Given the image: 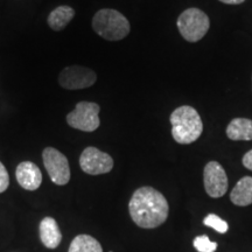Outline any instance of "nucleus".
I'll use <instances>...</instances> for the list:
<instances>
[{
    "instance_id": "9",
    "label": "nucleus",
    "mask_w": 252,
    "mask_h": 252,
    "mask_svg": "<svg viewBox=\"0 0 252 252\" xmlns=\"http://www.w3.org/2000/svg\"><path fill=\"white\" fill-rule=\"evenodd\" d=\"M203 184L207 194L213 198L222 197L228 191V176L220 163L209 161L204 166Z\"/></svg>"
},
{
    "instance_id": "4",
    "label": "nucleus",
    "mask_w": 252,
    "mask_h": 252,
    "mask_svg": "<svg viewBox=\"0 0 252 252\" xmlns=\"http://www.w3.org/2000/svg\"><path fill=\"white\" fill-rule=\"evenodd\" d=\"M182 37L188 42H197L203 39L210 27L208 15L200 8H187L176 21Z\"/></svg>"
},
{
    "instance_id": "18",
    "label": "nucleus",
    "mask_w": 252,
    "mask_h": 252,
    "mask_svg": "<svg viewBox=\"0 0 252 252\" xmlns=\"http://www.w3.org/2000/svg\"><path fill=\"white\" fill-rule=\"evenodd\" d=\"M9 186V176L5 166L0 162V193H4Z\"/></svg>"
},
{
    "instance_id": "7",
    "label": "nucleus",
    "mask_w": 252,
    "mask_h": 252,
    "mask_svg": "<svg viewBox=\"0 0 252 252\" xmlns=\"http://www.w3.org/2000/svg\"><path fill=\"white\" fill-rule=\"evenodd\" d=\"M96 72L81 65H71L60 72V86L67 90H81L93 87L96 83Z\"/></svg>"
},
{
    "instance_id": "11",
    "label": "nucleus",
    "mask_w": 252,
    "mask_h": 252,
    "mask_svg": "<svg viewBox=\"0 0 252 252\" xmlns=\"http://www.w3.org/2000/svg\"><path fill=\"white\" fill-rule=\"evenodd\" d=\"M40 239L47 249H56L62 242V232L53 217H45L39 226Z\"/></svg>"
},
{
    "instance_id": "16",
    "label": "nucleus",
    "mask_w": 252,
    "mask_h": 252,
    "mask_svg": "<svg viewBox=\"0 0 252 252\" xmlns=\"http://www.w3.org/2000/svg\"><path fill=\"white\" fill-rule=\"evenodd\" d=\"M203 223L207 226H210L212 229L216 230L220 234H225L229 230L228 223L224 220L220 219V216L215 215V214H209V215L206 216V219L203 220Z\"/></svg>"
},
{
    "instance_id": "12",
    "label": "nucleus",
    "mask_w": 252,
    "mask_h": 252,
    "mask_svg": "<svg viewBox=\"0 0 252 252\" xmlns=\"http://www.w3.org/2000/svg\"><path fill=\"white\" fill-rule=\"evenodd\" d=\"M230 200L238 207L252 204V176H244L236 184L230 193Z\"/></svg>"
},
{
    "instance_id": "10",
    "label": "nucleus",
    "mask_w": 252,
    "mask_h": 252,
    "mask_svg": "<svg viewBox=\"0 0 252 252\" xmlns=\"http://www.w3.org/2000/svg\"><path fill=\"white\" fill-rule=\"evenodd\" d=\"M18 184L26 190H36L42 184V173L35 163L31 161L20 162L15 171Z\"/></svg>"
},
{
    "instance_id": "5",
    "label": "nucleus",
    "mask_w": 252,
    "mask_h": 252,
    "mask_svg": "<svg viewBox=\"0 0 252 252\" xmlns=\"http://www.w3.org/2000/svg\"><path fill=\"white\" fill-rule=\"evenodd\" d=\"M100 108L94 102H80L67 116L69 126L84 132H94L99 127Z\"/></svg>"
},
{
    "instance_id": "17",
    "label": "nucleus",
    "mask_w": 252,
    "mask_h": 252,
    "mask_svg": "<svg viewBox=\"0 0 252 252\" xmlns=\"http://www.w3.org/2000/svg\"><path fill=\"white\" fill-rule=\"evenodd\" d=\"M194 248L198 252H215L217 249V244L215 242H212L207 235L197 236L194 239Z\"/></svg>"
},
{
    "instance_id": "15",
    "label": "nucleus",
    "mask_w": 252,
    "mask_h": 252,
    "mask_svg": "<svg viewBox=\"0 0 252 252\" xmlns=\"http://www.w3.org/2000/svg\"><path fill=\"white\" fill-rule=\"evenodd\" d=\"M68 252H103L102 245L90 235H78L72 239Z\"/></svg>"
},
{
    "instance_id": "6",
    "label": "nucleus",
    "mask_w": 252,
    "mask_h": 252,
    "mask_svg": "<svg viewBox=\"0 0 252 252\" xmlns=\"http://www.w3.org/2000/svg\"><path fill=\"white\" fill-rule=\"evenodd\" d=\"M42 159L50 180L58 186L67 185L70 180V167L67 157L54 147H46L42 152Z\"/></svg>"
},
{
    "instance_id": "8",
    "label": "nucleus",
    "mask_w": 252,
    "mask_h": 252,
    "mask_svg": "<svg viewBox=\"0 0 252 252\" xmlns=\"http://www.w3.org/2000/svg\"><path fill=\"white\" fill-rule=\"evenodd\" d=\"M80 166L82 171L89 175L106 174L112 171L113 159L108 153L90 146L82 152L80 157Z\"/></svg>"
},
{
    "instance_id": "20",
    "label": "nucleus",
    "mask_w": 252,
    "mask_h": 252,
    "mask_svg": "<svg viewBox=\"0 0 252 252\" xmlns=\"http://www.w3.org/2000/svg\"><path fill=\"white\" fill-rule=\"evenodd\" d=\"M220 1L226 5H239L243 4L245 0H220Z\"/></svg>"
},
{
    "instance_id": "14",
    "label": "nucleus",
    "mask_w": 252,
    "mask_h": 252,
    "mask_svg": "<svg viewBox=\"0 0 252 252\" xmlns=\"http://www.w3.org/2000/svg\"><path fill=\"white\" fill-rule=\"evenodd\" d=\"M75 17V11L74 8H71L70 6L63 5L56 7L54 11L50 12L48 17V25L53 31H61Z\"/></svg>"
},
{
    "instance_id": "3",
    "label": "nucleus",
    "mask_w": 252,
    "mask_h": 252,
    "mask_svg": "<svg viewBox=\"0 0 252 252\" xmlns=\"http://www.w3.org/2000/svg\"><path fill=\"white\" fill-rule=\"evenodd\" d=\"M93 28L99 36L109 41L123 40L131 31L127 19L111 8H103L94 15Z\"/></svg>"
},
{
    "instance_id": "2",
    "label": "nucleus",
    "mask_w": 252,
    "mask_h": 252,
    "mask_svg": "<svg viewBox=\"0 0 252 252\" xmlns=\"http://www.w3.org/2000/svg\"><path fill=\"white\" fill-rule=\"evenodd\" d=\"M172 135L178 144L188 145L196 141L203 132V123L196 109L182 105L171 115Z\"/></svg>"
},
{
    "instance_id": "1",
    "label": "nucleus",
    "mask_w": 252,
    "mask_h": 252,
    "mask_svg": "<svg viewBox=\"0 0 252 252\" xmlns=\"http://www.w3.org/2000/svg\"><path fill=\"white\" fill-rule=\"evenodd\" d=\"M131 219L139 228L154 229L166 222L169 206L166 197L152 187L138 188L128 203Z\"/></svg>"
},
{
    "instance_id": "13",
    "label": "nucleus",
    "mask_w": 252,
    "mask_h": 252,
    "mask_svg": "<svg viewBox=\"0 0 252 252\" xmlns=\"http://www.w3.org/2000/svg\"><path fill=\"white\" fill-rule=\"evenodd\" d=\"M226 135L231 140H252V121L248 118H234L226 127Z\"/></svg>"
},
{
    "instance_id": "19",
    "label": "nucleus",
    "mask_w": 252,
    "mask_h": 252,
    "mask_svg": "<svg viewBox=\"0 0 252 252\" xmlns=\"http://www.w3.org/2000/svg\"><path fill=\"white\" fill-rule=\"evenodd\" d=\"M242 162H243V166L245 168H248L249 171H252V150L249 151L243 156V159H242Z\"/></svg>"
}]
</instances>
